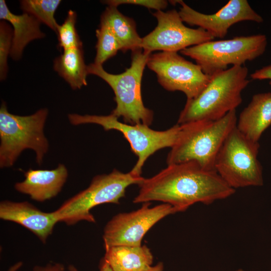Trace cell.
Wrapping results in <instances>:
<instances>
[{
    "instance_id": "obj_1",
    "label": "cell",
    "mask_w": 271,
    "mask_h": 271,
    "mask_svg": "<svg viewBox=\"0 0 271 271\" xmlns=\"http://www.w3.org/2000/svg\"><path fill=\"white\" fill-rule=\"evenodd\" d=\"M139 186L133 203L161 201L179 212L197 203L209 205L226 199L235 192L215 170L195 161L169 165L152 177L144 178Z\"/></svg>"
},
{
    "instance_id": "obj_2",
    "label": "cell",
    "mask_w": 271,
    "mask_h": 271,
    "mask_svg": "<svg viewBox=\"0 0 271 271\" xmlns=\"http://www.w3.org/2000/svg\"><path fill=\"white\" fill-rule=\"evenodd\" d=\"M246 67L233 66L210 76L207 86L196 97L187 99L178 124L218 120L241 103V92L247 86Z\"/></svg>"
},
{
    "instance_id": "obj_3",
    "label": "cell",
    "mask_w": 271,
    "mask_h": 271,
    "mask_svg": "<svg viewBox=\"0 0 271 271\" xmlns=\"http://www.w3.org/2000/svg\"><path fill=\"white\" fill-rule=\"evenodd\" d=\"M237 120L236 110H233L218 120L180 125L176 141L167 157V165L195 161L204 168L215 170L216 157Z\"/></svg>"
},
{
    "instance_id": "obj_4",
    "label": "cell",
    "mask_w": 271,
    "mask_h": 271,
    "mask_svg": "<svg viewBox=\"0 0 271 271\" xmlns=\"http://www.w3.org/2000/svg\"><path fill=\"white\" fill-rule=\"evenodd\" d=\"M130 66L123 73L114 74L106 72L102 66L93 63L87 65L88 74L105 81L114 93L116 107L111 114L122 117L125 123L150 125L153 120V111L143 103L141 83L144 71L151 53L140 49L131 52Z\"/></svg>"
},
{
    "instance_id": "obj_5",
    "label": "cell",
    "mask_w": 271,
    "mask_h": 271,
    "mask_svg": "<svg viewBox=\"0 0 271 271\" xmlns=\"http://www.w3.org/2000/svg\"><path fill=\"white\" fill-rule=\"evenodd\" d=\"M48 110L41 108L35 113L22 116L10 113L6 103L0 108V167H12L26 149L36 153L37 163L40 165L49 149L44 128Z\"/></svg>"
},
{
    "instance_id": "obj_6",
    "label": "cell",
    "mask_w": 271,
    "mask_h": 271,
    "mask_svg": "<svg viewBox=\"0 0 271 271\" xmlns=\"http://www.w3.org/2000/svg\"><path fill=\"white\" fill-rule=\"evenodd\" d=\"M144 178L130 172L123 173L114 169L108 174L95 176L85 190L66 200L53 211L59 222L73 225L80 221L95 222L90 210L105 203L119 204L126 189L132 184H140Z\"/></svg>"
},
{
    "instance_id": "obj_7",
    "label": "cell",
    "mask_w": 271,
    "mask_h": 271,
    "mask_svg": "<svg viewBox=\"0 0 271 271\" xmlns=\"http://www.w3.org/2000/svg\"><path fill=\"white\" fill-rule=\"evenodd\" d=\"M68 118L74 125L94 123L101 125L106 131L114 129L121 132L132 152L138 157L137 162L130 172L139 177L141 176L143 167L149 157L160 149L172 148L180 130V125L178 123L167 130L159 131L144 124L123 123L111 113L107 115L73 113L68 114Z\"/></svg>"
},
{
    "instance_id": "obj_8",
    "label": "cell",
    "mask_w": 271,
    "mask_h": 271,
    "mask_svg": "<svg viewBox=\"0 0 271 271\" xmlns=\"http://www.w3.org/2000/svg\"><path fill=\"white\" fill-rule=\"evenodd\" d=\"M258 142L250 140L235 127L222 145L214 170L232 188L260 186L262 168L258 160Z\"/></svg>"
},
{
    "instance_id": "obj_9",
    "label": "cell",
    "mask_w": 271,
    "mask_h": 271,
    "mask_svg": "<svg viewBox=\"0 0 271 271\" xmlns=\"http://www.w3.org/2000/svg\"><path fill=\"white\" fill-rule=\"evenodd\" d=\"M267 38L264 34L236 37L229 40L210 41L180 51L195 61L209 76L227 69L229 65L241 66L265 51Z\"/></svg>"
},
{
    "instance_id": "obj_10",
    "label": "cell",
    "mask_w": 271,
    "mask_h": 271,
    "mask_svg": "<svg viewBox=\"0 0 271 271\" xmlns=\"http://www.w3.org/2000/svg\"><path fill=\"white\" fill-rule=\"evenodd\" d=\"M147 66L156 74L159 83L164 89L181 91L187 99L197 96L210 80L211 76L205 74L199 65L177 52L151 53Z\"/></svg>"
},
{
    "instance_id": "obj_11",
    "label": "cell",
    "mask_w": 271,
    "mask_h": 271,
    "mask_svg": "<svg viewBox=\"0 0 271 271\" xmlns=\"http://www.w3.org/2000/svg\"><path fill=\"white\" fill-rule=\"evenodd\" d=\"M150 202L143 203L137 210L120 213L106 224L103 235L105 248L114 246H141L145 234L165 216L179 212L176 208L164 203L150 208Z\"/></svg>"
},
{
    "instance_id": "obj_12",
    "label": "cell",
    "mask_w": 271,
    "mask_h": 271,
    "mask_svg": "<svg viewBox=\"0 0 271 271\" xmlns=\"http://www.w3.org/2000/svg\"><path fill=\"white\" fill-rule=\"evenodd\" d=\"M152 14L157 19L158 24L152 32L142 38L141 48L145 52H177L214 39L201 28L192 29L185 26L176 10L167 12L160 10Z\"/></svg>"
},
{
    "instance_id": "obj_13",
    "label": "cell",
    "mask_w": 271,
    "mask_h": 271,
    "mask_svg": "<svg viewBox=\"0 0 271 271\" xmlns=\"http://www.w3.org/2000/svg\"><path fill=\"white\" fill-rule=\"evenodd\" d=\"M171 3L180 4L179 14L183 22L191 26L201 28L214 38H223L233 25L244 21L260 23L263 18L256 13L246 0H230L217 12L213 14L200 13L188 6L182 1H170Z\"/></svg>"
},
{
    "instance_id": "obj_14",
    "label": "cell",
    "mask_w": 271,
    "mask_h": 271,
    "mask_svg": "<svg viewBox=\"0 0 271 271\" xmlns=\"http://www.w3.org/2000/svg\"><path fill=\"white\" fill-rule=\"evenodd\" d=\"M0 218L18 223L34 234L45 244L58 222L54 212L40 210L28 201L3 200L0 203Z\"/></svg>"
},
{
    "instance_id": "obj_15",
    "label": "cell",
    "mask_w": 271,
    "mask_h": 271,
    "mask_svg": "<svg viewBox=\"0 0 271 271\" xmlns=\"http://www.w3.org/2000/svg\"><path fill=\"white\" fill-rule=\"evenodd\" d=\"M68 172L66 166L59 164L52 170L29 169L24 172L25 180L17 182L15 189L28 195L38 202H44L56 196L66 182Z\"/></svg>"
},
{
    "instance_id": "obj_16",
    "label": "cell",
    "mask_w": 271,
    "mask_h": 271,
    "mask_svg": "<svg viewBox=\"0 0 271 271\" xmlns=\"http://www.w3.org/2000/svg\"><path fill=\"white\" fill-rule=\"evenodd\" d=\"M271 125V92L255 94L240 113L236 127L250 140L258 142Z\"/></svg>"
},
{
    "instance_id": "obj_17",
    "label": "cell",
    "mask_w": 271,
    "mask_h": 271,
    "mask_svg": "<svg viewBox=\"0 0 271 271\" xmlns=\"http://www.w3.org/2000/svg\"><path fill=\"white\" fill-rule=\"evenodd\" d=\"M0 19L8 21L13 27V37L10 57L20 59L25 47L32 41L42 39L45 34L41 31V23L34 16L26 13L16 15L9 9L4 0L0 1Z\"/></svg>"
},
{
    "instance_id": "obj_18",
    "label": "cell",
    "mask_w": 271,
    "mask_h": 271,
    "mask_svg": "<svg viewBox=\"0 0 271 271\" xmlns=\"http://www.w3.org/2000/svg\"><path fill=\"white\" fill-rule=\"evenodd\" d=\"M105 249L102 259L113 271H148L152 267L153 256L145 245H118Z\"/></svg>"
},
{
    "instance_id": "obj_19",
    "label": "cell",
    "mask_w": 271,
    "mask_h": 271,
    "mask_svg": "<svg viewBox=\"0 0 271 271\" xmlns=\"http://www.w3.org/2000/svg\"><path fill=\"white\" fill-rule=\"evenodd\" d=\"M116 38L123 52L142 49V38L138 34L134 21L121 13L117 7L108 6L101 16Z\"/></svg>"
},
{
    "instance_id": "obj_20",
    "label": "cell",
    "mask_w": 271,
    "mask_h": 271,
    "mask_svg": "<svg viewBox=\"0 0 271 271\" xmlns=\"http://www.w3.org/2000/svg\"><path fill=\"white\" fill-rule=\"evenodd\" d=\"M54 69L73 90L87 85V65L84 62L83 47L63 50L54 61Z\"/></svg>"
},
{
    "instance_id": "obj_21",
    "label": "cell",
    "mask_w": 271,
    "mask_h": 271,
    "mask_svg": "<svg viewBox=\"0 0 271 271\" xmlns=\"http://www.w3.org/2000/svg\"><path fill=\"white\" fill-rule=\"evenodd\" d=\"M61 2L60 0H23L20 1V6L24 13L34 16L57 33L59 24L54 16Z\"/></svg>"
},
{
    "instance_id": "obj_22",
    "label": "cell",
    "mask_w": 271,
    "mask_h": 271,
    "mask_svg": "<svg viewBox=\"0 0 271 271\" xmlns=\"http://www.w3.org/2000/svg\"><path fill=\"white\" fill-rule=\"evenodd\" d=\"M96 54L93 63L102 66L105 61L116 55L121 48L113 32L104 24L100 23L99 28L96 30Z\"/></svg>"
},
{
    "instance_id": "obj_23",
    "label": "cell",
    "mask_w": 271,
    "mask_h": 271,
    "mask_svg": "<svg viewBox=\"0 0 271 271\" xmlns=\"http://www.w3.org/2000/svg\"><path fill=\"white\" fill-rule=\"evenodd\" d=\"M76 19V12L70 10L63 24L58 27V47L63 50L83 47L75 27Z\"/></svg>"
},
{
    "instance_id": "obj_24",
    "label": "cell",
    "mask_w": 271,
    "mask_h": 271,
    "mask_svg": "<svg viewBox=\"0 0 271 271\" xmlns=\"http://www.w3.org/2000/svg\"><path fill=\"white\" fill-rule=\"evenodd\" d=\"M13 37V31L9 24L2 21L0 23V79L7 77L8 70V57L10 55Z\"/></svg>"
},
{
    "instance_id": "obj_25",
    "label": "cell",
    "mask_w": 271,
    "mask_h": 271,
    "mask_svg": "<svg viewBox=\"0 0 271 271\" xmlns=\"http://www.w3.org/2000/svg\"><path fill=\"white\" fill-rule=\"evenodd\" d=\"M103 3L117 8L122 4L138 5L155 9L157 11L166 9L168 6V2L164 0H109L103 1Z\"/></svg>"
},
{
    "instance_id": "obj_26",
    "label": "cell",
    "mask_w": 271,
    "mask_h": 271,
    "mask_svg": "<svg viewBox=\"0 0 271 271\" xmlns=\"http://www.w3.org/2000/svg\"><path fill=\"white\" fill-rule=\"evenodd\" d=\"M250 77L253 80H269V84H271V65L255 70L250 74Z\"/></svg>"
},
{
    "instance_id": "obj_27",
    "label": "cell",
    "mask_w": 271,
    "mask_h": 271,
    "mask_svg": "<svg viewBox=\"0 0 271 271\" xmlns=\"http://www.w3.org/2000/svg\"><path fill=\"white\" fill-rule=\"evenodd\" d=\"M31 271H65L64 265L60 263H49L45 265H36Z\"/></svg>"
},
{
    "instance_id": "obj_28",
    "label": "cell",
    "mask_w": 271,
    "mask_h": 271,
    "mask_svg": "<svg viewBox=\"0 0 271 271\" xmlns=\"http://www.w3.org/2000/svg\"><path fill=\"white\" fill-rule=\"evenodd\" d=\"M68 269L69 271H79L73 265L70 264ZM99 271H113L108 263L103 259L101 260L99 265Z\"/></svg>"
},
{
    "instance_id": "obj_29",
    "label": "cell",
    "mask_w": 271,
    "mask_h": 271,
    "mask_svg": "<svg viewBox=\"0 0 271 271\" xmlns=\"http://www.w3.org/2000/svg\"><path fill=\"white\" fill-rule=\"evenodd\" d=\"M163 263L162 262H160L155 266H152L148 271H163Z\"/></svg>"
},
{
    "instance_id": "obj_30",
    "label": "cell",
    "mask_w": 271,
    "mask_h": 271,
    "mask_svg": "<svg viewBox=\"0 0 271 271\" xmlns=\"http://www.w3.org/2000/svg\"><path fill=\"white\" fill-rule=\"evenodd\" d=\"M22 262H19L12 266L8 271H17L22 265Z\"/></svg>"
},
{
    "instance_id": "obj_31",
    "label": "cell",
    "mask_w": 271,
    "mask_h": 271,
    "mask_svg": "<svg viewBox=\"0 0 271 271\" xmlns=\"http://www.w3.org/2000/svg\"><path fill=\"white\" fill-rule=\"evenodd\" d=\"M236 271H245V270H243V269H237V270H236Z\"/></svg>"
}]
</instances>
